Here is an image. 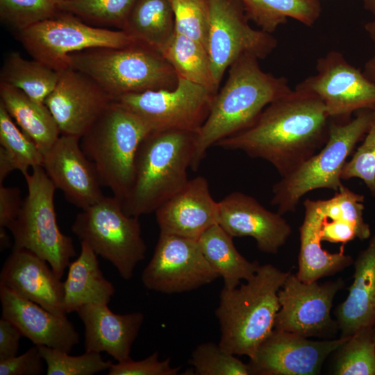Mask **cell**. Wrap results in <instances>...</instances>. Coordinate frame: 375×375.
Listing matches in <instances>:
<instances>
[{
	"instance_id": "cell-1",
	"label": "cell",
	"mask_w": 375,
	"mask_h": 375,
	"mask_svg": "<svg viewBox=\"0 0 375 375\" xmlns=\"http://www.w3.org/2000/svg\"><path fill=\"white\" fill-rule=\"evenodd\" d=\"M331 121L317 97L294 89L269 104L251 126L215 146L267 161L283 177L323 147Z\"/></svg>"
},
{
	"instance_id": "cell-2",
	"label": "cell",
	"mask_w": 375,
	"mask_h": 375,
	"mask_svg": "<svg viewBox=\"0 0 375 375\" xmlns=\"http://www.w3.org/2000/svg\"><path fill=\"white\" fill-rule=\"evenodd\" d=\"M254 56L244 55L228 68L210 113L197 133L191 169L196 171L207 151L219 141L251 126L271 103L292 89L283 76L265 72Z\"/></svg>"
},
{
	"instance_id": "cell-3",
	"label": "cell",
	"mask_w": 375,
	"mask_h": 375,
	"mask_svg": "<svg viewBox=\"0 0 375 375\" xmlns=\"http://www.w3.org/2000/svg\"><path fill=\"white\" fill-rule=\"evenodd\" d=\"M290 273L266 264L244 283L223 288L215 310L222 349L235 356H254L274 328L280 308L278 292Z\"/></svg>"
},
{
	"instance_id": "cell-4",
	"label": "cell",
	"mask_w": 375,
	"mask_h": 375,
	"mask_svg": "<svg viewBox=\"0 0 375 375\" xmlns=\"http://www.w3.org/2000/svg\"><path fill=\"white\" fill-rule=\"evenodd\" d=\"M197 133L151 131L142 142L131 188L122 201L124 212L139 217L156 210L189 181Z\"/></svg>"
},
{
	"instance_id": "cell-5",
	"label": "cell",
	"mask_w": 375,
	"mask_h": 375,
	"mask_svg": "<svg viewBox=\"0 0 375 375\" xmlns=\"http://www.w3.org/2000/svg\"><path fill=\"white\" fill-rule=\"evenodd\" d=\"M68 67L86 74L114 100L147 90H172V66L158 50L136 42L122 48H94L70 54Z\"/></svg>"
},
{
	"instance_id": "cell-6",
	"label": "cell",
	"mask_w": 375,
	"mask_h": 375,
	"mask_svg": "<svg viewBox=\"0 0 375 375\" xmlns=\"http://www.w3.org/2000/svg\"><path fill=\"white\" fill-rule=\"evenodd\" d=\"M375 121V112L362 110L347 122L331 120L323 147L272 188L271 203L283 215L295 211L300 199L310 191L326 188L338 191L343 185L342 173L357 143Z\"/></svg>"
},
{
	"instance_id": "cell-7",
	"label": "cell",
	"mask_w": 375,
	"mask_h": 375,
	"mask_svg": "<svg viewBox=\"0 0 375 375\" xmlns=\"http://www.w3.org/2000/svg\"><path fill=\"white\" fill-rule=\"evenodd\" d=\"M151 128L138 116L112 101L81 138L102 186L123 201L133 183L136 155Z\"/></svg>"
},
{
	"instance_id": "cell-8",
	"label": "cell",
	"mask_w": 375,
	"mask_h": 375,
	"mask_svg": "<svg viewBox=\"0 0 375 375\" xmlns=\"http://www.w3.org/2000/svg\"><path fill=\"white\" fill-rule=\"evenodd\" d=\"M24 176L28 194L17 217L7 228L14 239L12 249L33 252L45 260L61 278L76 252L72 238L60 231L57 223L56 188L42 166L32 168Z\"/></svg>"
},
{
	"instance_id": "cell-9",
	"label": "cell",
	"mask_w": 375,
	"mask_h": 375,
	"mask_svg": "<svg viewBox=\"0 0 375 375\" xmlns=\"http://www.w3.org/2000/svg\"><path fill=\"white\" fill-rule=\"evenodd\" d=\"M72 232L99 256L110 262L124 280L133 276L145 258L147 246L138 217L127 215L119 199L104 196L81 210L72 225Z\"/></svg>"
},
{
	"instance_id": "cell-10",
	"label": "cell",
	"mask_w": 375,
	"mask_h": 375,
	"mask_svg": "<svg viewBox=\"0 0 375 375\" xmlns=\"http://www.w3.org/2000/svg\"><path fill=\"white\" fill-rule=\"evenodd\" d=\"M63 12L17 31L24 49L35 59L60 71L68 67V56L94 48H122L137 41L123 30L88 25Z\"/></svg>"
},
{
	"instance_id": "cell-11",
	"label": "cell",
	"mask_w": 375,
	"mask_h": 375,
	"mask_svg": "<svg viewBox=\"0 0 375 375\" xmlns=\"http://www.w3.org/2000/svg\"><path fill=\"white\" fill-rule=\"evenodd\" d=\"M215 94L178 78L174 89L124 94L113 101L138 116L152 131L197 133L210 113Z\"/></svg>"
},
{
	"instance_id": "cell-12",
	"label": "cell",
	"mask_w": 375,
	"mask_h": 375,
	"mask_svg": "<svg viewBox=\"0 0 375 375\" xmlns=\"http://www.w3.org/2000/svg\"><path fill=\"white\" fill-rule=\"evenodd\" d=\"M210 29L208 51L219 86L230 66L244 55L266 58L277 47L271 34L250 26L240 0H208Z\"/></svg>"
},
{
	"instance_id": "cell-13",
	"label": "cell",
	"mask_w": 375,
	"mask_h": 375,
	"mask_svg": "<svg viewBox=\"0 0 375 375\" xmlns=\"http://www.w3.org/2000/svg\"><path fill=\"white\" fill-rule=\"evenodd\" d=\"M295 89L317 97L331 120L347 122L352 113L362 110L375 112V83L338 51H331L319 58L316 73Z\"/></svg>"
},
{
	"instance_id": "cell-14",
	"label": "cell",
	"mask_w": 375,
	"mask_h": 375,
	"mask_svg": "<svg viewBox=\"0 0 375 375\" xmlns=\"http://www.w3.org/2000/svg\"><path fill=\"white\" fill-rule=\"evenodd\" d=\"M219 277L203 256L198 240L160 233L141 278L147 289L172 294L197 289Z\"/></svg>"
},
{
	"instance_id": "cell-15",
	"label": "cell",
	"mask_w": 375,
	"mask_h": 375,
	"mask_svg": "<svg viewBox=\"0 0 375 375\" xmlns=\"http://www.w3.org/2000/svg\"><path fill=\"white\" fill-rule=\"evenodd\" d=\"M344 285L341 278L322 283H305L290 273L278 292L280 308L274 329L306 338H331L338 330L331 308Z\"/></svg>"
},
{
	"instance_id": "cell-16",
	"label": "cell",
	"mask_w": 375,
	"mask_h": 375,
	"mask_svg": "<svg viewBox=\"0 0 375 375\" xmlns=\"http://www.w3.org/2000/svg\"><path fill=\"white\" fill-rule=\"evenodd\" d=\"M347 337L310 340L293 333L274 329L260 344L247 364L253 375H317L326 358Z\"/></svg>"
},
{
	"instance_id": "cell-17",
	"label": "cell",
	"mask_w": 375,
	"mask_h": 375,
	"mask_svg": "<svg viewBox=\"0 0 375 375\" xmlns=\"http://www.w3.org/2000/svg\"><path fill=\"white\" fill-rule=\"evenodd\" d=\"M44 101L61 134L81 138L113 101L94 81L72 67L60 71Z\"/></svg>"
},
{
	"instance_id": "cell-18",
	"label": "cell",
	"mask_w": 375,
	"mask_h": 375,
	"mask_svg": "<svg viewBox=\"0 0 375 375\" xmlns=\"http://www.w3.org/2000/svg\"><path fill=\"white\" fill-rule=\"evenodd\" d=\"M81 138L61 134L44 155L42 167L66 199L81 208H87L103 197L96 168L83 151Z\"/></svg>"
},
{
	"instance_id": "cell-19",
	"label": "cell",
	"mask_w": 375,
	"mask_h": 375,
	"mask_svg": "<svg viewBox=\"0 0 375 375\" xmlns=\"http://www.w3.org/2000/svg\"><path fill=\"white\" fill-rule=\"evenodd\" d=\"M218 203V224L233 238H253L264 253L276 254L292 233L282 215L269 210L243 192H231Z\"/></svg>"
},
{
	"instance_id": "cell-20",
	"label": "cell",
	"mask_w": 375,
	"mask_h": 375,
	"mask_svg": "<svg viewBox=\"0 0 375 375\" xmlns=\"http://www.w3.org/2000/svg\"><path fill=\"white\" fill-rule=\"evenodd\" d=\"M47 262L24 249H12L0 272V286L66 317L64 286Z\"/></svg>"
},
{
	"instance_id": "cell-21",
	"label": "cell",
	"mask_w": 375,
	"mask_h": 375,
	"mask_svg": "<svg viewBox=\"0 0 375 375\" xmlns=\"http://www.w3.org/2000/svg\"><path fill=\"white\" fill-rule=\"evenodd\" d=\"M160 233L198 239L218 224L219 203L211 195L207 179H190L185 187L156 210Z\"/></svg>"
},
{
	"instance_id": "cell-22",
	"label": "cell",
	"mask_w": 375,
	"mask_h": 375,
	"mask_svg": "<svg viewBox=\"0 0 375 375\" xmlns=\"http://www.w3.org/2000/svg\"><path fill=\"white\" fill-rule=\"evenodd\" d=\"M0 301L2 317L35 345L70 353L79 342V334L67 317L57 315L3 286H0Z\"/></svg>"
},
{
	"instance_id": "cell-23",
	"label": "cell",
	"mask_w": 375,
	"mask_h": 375,
	"mask_svg": "<svg viewBox=\"0 0 375 375\" xmlns=\"http://www.w3.org/2000/svg\"><path fill=\"white\" fill-rule=\"evenodd\" d=\"M84 324L85 351L106 352L117 362L130 360L144 316L141 312L114 313L106 304H88L77 311Z\"/></svg>"
},
{
	"instance_id": "cell-24",
	"label": "cell",
	"mask_w": 375,
	"mask_h": 375,
	"mask_svg": "<svg viewBox=\"0 0 375 375\" xmlns=\"http://www.w3.org/2000/svg\"><path fill=\"white\" fill-rule=\"evenodd\" d=\"M353 264L352 284L346 299L335 310L338 331L343 338L375 325V234Z\"/></svg>"
},
{
	"instance_id": "cell-25",
	"label": "cell",
	"mask_w": 375,
	"mask_h": 375,
	"mask_svg": "<svg viewBox=\"0 0 375 375\" xmlns=\"http://www.w3.org/2000/svg\"><path fill=\"white\" fill-rule=\"evenodd\" d=\"M303 206L304 217L299 227L300 248L296 275L301 281L310 283L344 270L353 263V259L344 253V245L337 253H330L323 249L319 235L324 218L321 200L306 199Z\"/></svg>"
},
{
	"instance_id": "cell-26",
	"label": "cell",
	"mask_w": 375,
	"mask_h": 375,
	"mask_svg": "<svg viewBox=\"0 0 375 375\" xmlns=\"http://www.w3.org/2000/svg\"><path fill=\"white\" fill-rule=\"evenodd\" d=\"M97 254L85 242H81V253L68 265L64 286V307L67 313L77 312L88 304H106L115 289L103 276Z\"/></svg>"
},
{
	"instance_id": "cell-27",
	"label": "cell",
	"mask_w": 375,
	"mask_h": 375,
	"mask_svg": "<svg viewBox=\"0 0 375 375\" xmlns=\"http://www.w3.org/2000/svg\"><path fill=\"white\" fill-rule=\"evenodd\" d=\"M0 103L15 122L44 155L61 135L48 107L22 90L3 83H0Z\"/></svg>"
},
{
	"instance_id": "cell-28",
	"label": "cell",
	"mask_w": 375,
	"mask_h": 375,
	"mask_svg": "<svg viewBox=\"0 0 375 375\" xmlns=\"http://www.w3.org/2000/svg\"><path fill=\"white\" fill-rule=\"evenodd\" d=\"M233 237L219 224L207 229L197 240L201 251L224 281V288L233 289L247 281L260 267L257 261L246 259L235 248Z\"/></svg>"
},
{
	"instance_id": "cell-29",
	"label": "cell",
	"mask_w": 375,
	"mask_h": 375,
	"mask_svg": "<svg viewBox=\"0 0 375 375\" xmlns=\"http://www.w3.org/2000/svg\"><path fill=\"white\" fill-rule=\"evenodd\" d=\"M160 53L176 33L170 0H137L122 29Z\"/></svg>"
},
{
	"instance_id": "cell-30",
	"label": "cell",
	"mask_w": 375,
	"mask_h": 375,
	"mask_svg": "<svg viewBox=\"0 0 375 375\" xmlns=\"http://www.w3.org/2000/svg\"><path fill=\"white\" fill-rule=\"evenodd\" d=\"M247 18L260 29L274 33L288 18L312 26L319 18V0H240Z\"/></svg>"
},
{
	"instance_id": "cell-31",
	"label": "cell",
	"mask_w": 375,
	"mask_h": 375,
	"mask_svg": "<svg viewBox=\"0 0 375 375\" xmlns=\"http://www.w3.org/2000/svg\"><path fill=\"white\" fill-rule=\"evenodd\" d=\"M162 54L172 66L178 78L203 86L217 93L215 81L208 49L201 43L175 33Z\"/></svg>"
},
{
	"instance_id": "cell-32",
	"label": "cell",
	"mask_w": 375,
	"mask_h": 375,
	"mask_svg": "<svg viewBox=\"0 0 375 375\" xmlns=\"http://www.w3.org/2000/svg\"><path fill=\"white\" fill-rule=\"evenodd\" d=\"M60 72L37 60H27L19 53H10L6 58L1 81L16 88L33 100L44 103L54 89Z\"/></svg>"
},
{
	"instance_id": "cell-33",
	"label": "cell",
	"mask_w": 375,
	"mask_h": 375,
	"mask_svg": "<svg viewBox=\"0 0 375 375\" xmlns=\"http://www.w3.org/2000/svg\"><path fill=\"white\" fill-rule=\"evenodd\" d=\"M335 352L333 374L375 375L373 327L361 328L347 337Z\"/></svg>"
},
{
	"instance_id": "cell-34",
	"label": "cell",
	"mask_w": 375,
	"mask_h": 375,
	"mask_svg": "<svg viewBox=\"0 0 375 375\" xmlns=\"http://www.w3.org/2000/svg\"><path fill=\"white\" fill-rule=\"evenodd\" d=\"M0 144L23 175L30 167L42 166L44 155L33 142L15 122L0 103Z\"/></svg>"
},
{
	"instance_id": "cell-35",
	"label": "cell",
	"mask_w": 375,
	"mask_h": 375,
	"mask_svg": "<svg viewBox=\"0 0 375 375\" xmlns=\"http://www.w3.org/2000/svg\"><path fill=\"white\" fill-rule=\"evenodd\" d=\"M137 0H65L58 10L122 30Z\"/></svg>"
},
{
	"instance_id": "cell-36",
	"label": "cell",
	"mask_w": 375,
	"mask_h": 375,
	"mask_svg": "<svg viewBox=\"0 0 375 375\" xmlns=\"http://www.w3.org/2000/svg\"><path fill=\"white\" fill-rule=\"evenodd\" d=\"M38 348L47 365V375H93L108 370L112 364L104 360L99 352L86 351L79 356H71L46 346Z\"/></svg>"
},
{
	"instance_id": "cell-37",
	"label": "cell",
	"mask_w": 375,
	"mask_h": 375,
	"mask_svg": "<svg viewBox=\"0 0 375 375\" xmlns=\"http://www.w3.org/2000/svg\"><path fill=\"white\" fill-rule=\"evenodd\" d=\"M364 196L342 185L329 199L321 200L324 217L327 220H340L353 225L358 239L364 240L371 235L369 226L363 218Z\"/></svg>"
},
{
	"instance_id": "cell-38",
	"label": "cell",
	"mask_w": 375,
	"mask_h": 375,
	"mask_svg": "<svg viewBox=\"0 0 375 375\" xmlns=\"http://www.w3.org/2000/svg\"><path fill=\"white\" fill-rule=\"evenodd\" d=\"M197 375H249L247 364L219 344L203 342L197 346L190 359Z\"/></svg>"
},
{
	"instance_id": "cell-39",
	"label": "cell",
	"mask_w": 375,
	"mask_h": 375,
	"mask_svg": "<svg viewBox=\"0 0 375 375\" xmlns=\"http://www.w3.org/2000/svg\"><path fill=\"white\" fill-rule=\"evenodd\" d=\"M170 1L176 33L201 43L208 49L210 29L208 0Z\"/></svg>"
},
{
	"instance_id": "cell-40",
	"label": "cell",
	"mask_w": 375,
	"mask_h": 375,
	"mask_svg": "<svg viewBox=\"0 0 375 375\" xmlns=\"http://www.w3.org/2000/svg\"><path fill=\"white\" fill-rule=\"evenodd\" d=\"M50 0H0L1 20L17 31L57 15Z\"/></svg>"
},
{
	"instance_id": "cell-41",
	"label": "cell",
	"mask_w": 375,
	"mask_h": 375,
	"mask_svg": "<svg viewBox=\"0 0 375 375\" xmlns=\"http://www.w3.org/2000/svg\"><path fill=\"white\" fill-rule=\"evenodd\" d=\"M361 179L375 197V121L365 134L362 144L345 163L342 179Z\"/></svg>"
},
{
	"instance_id": "cell-42",
	"label": "cell",
	"mask_w": 375,
	"mask_h": 375,
	"mask_svg": "<svg viewBox=\"0 0 375 375\" xmlns=\"http://www.w3.org/2000/svg\"><path fill=\"white\" fill-rule=\"evenodd\" d=\"M181 367L171 365L170 358L159 360L158 352L141 360L131 358L124 362L112 364L108 369V375H176Z\"/></svg>"
},
{
	"instance_id": "cell-43",
	"label": "cell",
	"mask_w": 375,
	"mask_h": 375,
	"mask_svg": "<svg viewBox=\"0 0 375 375\" xmlns=\"http://www.w3.org/2000/svg\"><path fill=\"white\" fill-rule=\"evenodd\" d=\"M44 360L38 346L26 352L0 360V375H40L44 372Z\"/></svg>"
},
{
	"instance_id": "cell-44",
	"label": "cell",
	"mask_w": 375,
	"mask_h": 375,
	"mask_svg": "<svg viewBox=\"0 0 375 375\" xmlns=\"http://www.w3.org/2000/svg\"><path fill=\"white\" fill-rule=\"evenodd\" d=\"M24 200V199H23ZM18 187L0 184V226L8 227L17 217L23 203Z\"/></svg>"
},
{
	"instance_id": "cell-45",
	"label": "cell",
	"mask_w": 375,
	"mask_h": 375,
	"mask_svg": "<svg viewBox=\"0 0 375 375\" xmlns=\"http://www.w3.org/2000/svg\"><path fill=\"white\" fill-rule=\"evenodd\" d=\"M322 241L331 243H346L358 238V233L355 227L349 223L340 220L324 221L320 229Z\"/></svg>"
},
{
	"instance_id": "cell-46",
	"label": "cell",
	"mask_w": 375,
	"mask_h": 375,
	"mask_svg": "<svg viewBox=\"0 0 375 375\" xmlns=\"http://www.w3.org/2000/svg\"><path fill=\"white\" fill-rule=\"evenodd\" d=\"M19 330L8 319H0V360L17 355L22 337Z\"/></svg>"
},
{
	"instance_id": "cell-47",
	"label": "cell",
	"mask_w": 375,
	"mask_h": 375,
	"mask_svg": "<svg viewBox=\"0 0 375 375\" xmlns=\"http://www.w3.org/2000/svg\"><path fill=\"white\" fill-rule=\"evenodd\" d=\"M363 6L374 16V19L366 23L364 28L369 38L375 44V0H363Z\"/></svg>"
},
{
	"instance_id": "cell-48",
	"label": "cell",
	"mask_w": 375,
	"mask_h": 375,
	"mask_svg": "<svg viewBox=\"0 0 375 375\" xmlns=\"http://www.w3.org/2000/svg\"><path fill=\"white\" fill-rule=\"evenodd\" d=\"M362 72L368 79L375 83V56L365 63Z\"/></svg>"
},
{
	"instance_id": "cell-49",
	"label": "cell",
	"mask_w": 375,
	"mask_h": 375,
	"mask_svg": "<svg viewBox=\"0 0 375 375\" xmlns=\"http://www.w3.org/2000/svg\"><path fill=\"white\" fill-rule=\"evenodd\" d=\"M10 245V239L6 231V228L0 226V247L4 251Z\"/></svg>"
},
{
	"instance_id": "cell-50",
	"label": "cell",
	"mask_w": 375,
	"mask_h": 375,
	"mask_svg": "<svg viewBox=\"0 0 375 375\" xmlns=\"http://www.w3.org/2000/svg\"><path fill=\"white\" fill-rule=\"evenodd\" d=\"M53 3H54L57 7L62 3L65 0H50Z\"/></svg>"
},
{
	"instance_id": "cell-51",
	"label": "cell",
	"mask_w": 375,
	"mask_h": 375,
	"mask_svg": "<svg viewBox=\"0 0 375 375\" xmlns=\"http://www.w3.org/2000/svg\"><path fill=\"white\" fill-rule=\"evenodd\" d=\"M373 335H374V341H375V325L373 327Z\"/></svg>"
}]
</instances>
